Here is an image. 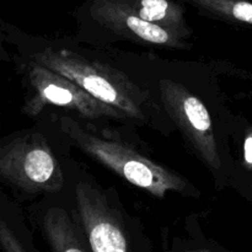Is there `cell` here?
<instances>
[{
	"label": "cell",
	"instance_id": "cell-1",
	"mask_svg": "<svg viewBox=\"0 0 252 252\" xmlns=\"http://www.w3.org/2000/svg\"><path fill=\"white\" fill-rule=\"evenodd\" d=\"M32 61L62 74L103 103L117 108L126 117L144 121L148 97L125 74L68 51L44 49Z\"/></svg>",
	"mask_w": 252,
	"mask_h": 252
},
{
	"label": "cell",
	"instance_id": "cell-2",
	"mask_svg": "<svg viewBox=\"0 0 252 252\" xmlns=\"http://www.w3.org/2000/svg\"><path fill=\"white\" fill-rule=\"evenodd\" d=\"M62 128L86 154L127 182L154 196L164 197L170 191L184 193L189 189L187 180L177 172L142 157L121 143L102 139L86 132L71 118L64 117L62 120Z\"/></svg>",
	"mask_w": 252,
	"mask_h": 252
},
{
	"label": "cell",
	"instance_id": "cell-3",
	"mask_svg": "<svg viewBox=\"0 0 252 252\" xmlns=\"http://www.w3.org/2000/svg\"><path fill=\"white\" fill-rule=\"evenodd\" d=\"M0 181L27 193H53L63 186V175L43 138L27 133L0 143Z\"/></svg>",
	"mask_w": 252,
	"mask_h": 252
},
{
	"label": "cell",
	"instance_id": "cell-4",
	"mask_svg": "<svg viewBox=\"0 0 252 252\" xmlns=\"http://www.w3.org/2000/svg\"><path fill=\"white\" fill-rule=\"evenodd\" d=\"M26 75L33 96L25 105L29 116H36L44 105H54L76 111L89 118H125L121 111L86 93L78 84L62 74L32 61L26 66Z\"/></svg>",
	"mask_w": 252,
	"mask_h": 252
},
{
	"label": "cell",
	"instance_id": "cell-5",
	"mask_svg": "<svg viewBox=\"0 0 252 252\" xmlns=\"http://www.w3.org/2000/svg\"><path fill=\"white\" fill-rule=\"evenodd\" d=\"M162 102L201 159L212 170L220 169L212 121L204 103L186 88L171 80L160 83Z\"/></svg>",
	"mask_w": 252,
	"mask_h": 252
},
{
	"label": "cell",
	"instance_id": "cell-6",
	"mask_svg": "<svg viewBox=\"0 0 252 252\" xmlns=\"http://www.w3.org/2000/svg\"><path fill=\"white\" fill-rule=\"evenodd\" d=\"M76 207L89 245L94 252H125L128 240L117 218L111 213L102 197L89 185H76Z\"/></svg>",
	"mask_w": 252,
	"mask_h": 252
},
{
	"label": "cell",
	"instance_id": "cell-7",
	"mask_svg": "<svg viewBox=\"0 0 252 252\" xmlns=\"http://www.w3.org/2000/svg\"><path fill=\"white\" fill-rule=\"evenodd\" d=\"M89 9L94 19L115 33L155 46L177 47L180 38L177 32L152 24L121 6L115 0H89Z\"/></svg>",
	"mask_w": 252,
	"mask_h": 252
},
{
	"label": "cell",
	"instance_id": "cell-8",
	"mask_svg": "<svg viewBox=\"0 0 252 252\" xmlns=\"http://www.w3.org/2000/svg\"><path fill=\"white\" fill-rule=\"evenodd\" d=\"M116 2L152 24L186 36L184 7L172 0H115Z\"/></svg>",
	"mask_w": 252,
	"mask_h": 252
},
{
	"label": "cell",
	"instance_id": "cell-9",
	"mask_svg": "<svg viewBox=\"0 0 252 252\" xmlns=\"http://www.w3.org/2000/svg\"><path fill=\"white\" fill-rule=\"evenodd\" d=\"M43 226L48 243L54 251H86V246L84 245L76 225L70 220L64 209H49L44 217Z\"/></svg>",
	"mask_w": 252,
	"mask_h": 252
},
{
	"label": "cell",
	"instance_id": "cell-10",
	"mask_svg": "<svg viewBox=\"0 0 252 252\" xmlns=\"http://www.w3.org/2000/svg\"><path fill=\"white\" fill-rule=\"evenodd\" d=\"M217 17L252 24V2L246 0H185Z\"/></svg>",
	"mask_w": 252,
	"mask_h": 252
},
{
	"label": "cell",
	"instance_id": "cell-11",
	"mask_svg": "<svg viewBox=\"0 0 252 252\" xmlns=\"http://www.w3.org/2000/svg\"><path fill=\"white\" fill-rule=\"evenodd\" d=\"M0 246L5 251H25L24 246L15 238L9 226L0 218Z\"/></svg>",
	"mask_w": 252,
	"mask_h": 252
},
{
	"label": "cell",
	"instance_id": "cell-12",
	"mask_svg": "<svg viewBox=\"0 0 252 252\" xmlns=\"http://www.w3.org/2000/svg\"><path fill=\"white\" fill-rule=\"evenodd\" d=\"M244 157H245V161L248 164H252V135L246 138L245 144H244Z\"/></svg>",
	"mask_w": 252,
	"mask_h": 252
}]
</instances>
